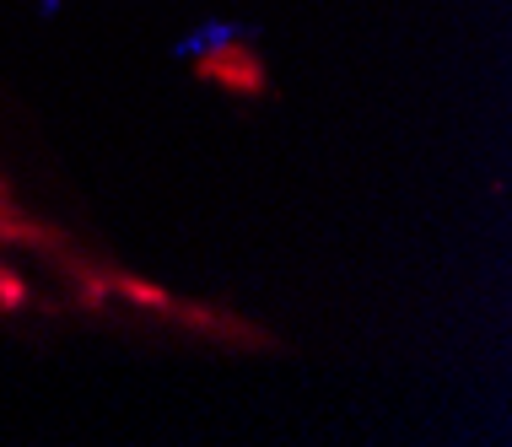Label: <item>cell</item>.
I'll return each mask as SVG.
<instances>
[{"label":"cell","instance_id":"cell-1","mask_svg":"<svg viewBox=\"0 0 512 447\" xmlns=\"http://www.w3.org/2000/svg\"><path fill=\"white\" fill-rule=\"evenodd\" d=\"M0 254L22 259L49 286V297H65V307H92L98 313V307L151 302V291L124 270V259L98 254L81 232L60 227L44 205L22 200L6 162H0Z\"/></svg>","mask_w":512,"mask_h":447}]
</instances>
